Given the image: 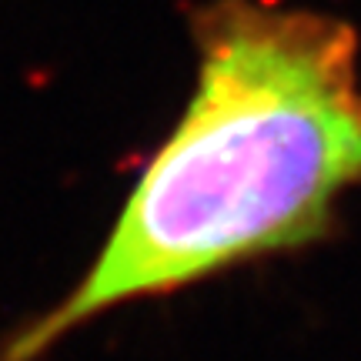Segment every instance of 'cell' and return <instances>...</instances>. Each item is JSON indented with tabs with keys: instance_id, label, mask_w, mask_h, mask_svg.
I'll list each match as a JSON object with an SVG mask.
<instances>
[{
	"instance_id": "6da1fadb",
	"label": "cell",
	"mask_w": 361,
	"mask_h": 361,
	"mask_svg": "<svg viewBox=\"0 0 361 361\" xmlns=\"http://www.w3.org/2000/svg\"><path fill=\"white\" fill-rule=\"evenodd\" d=\"M194 84L78 281L0 338L40 361L111 311L301 251L361 188L358 34L278 0L191 7Z\"/></svg>"
}]
</instances>
